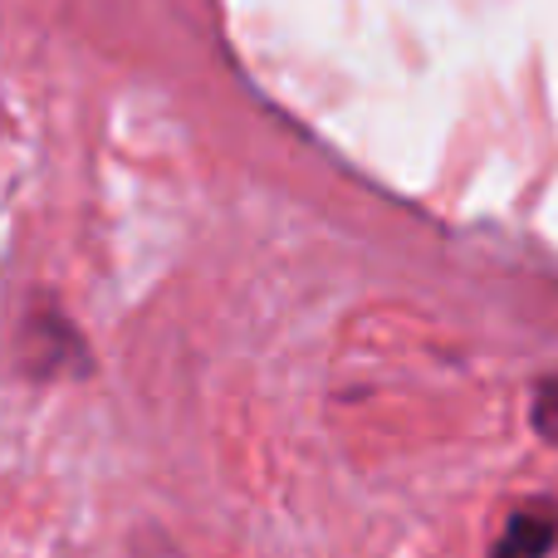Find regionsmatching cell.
<instances>
[{
  "label": "cell",
  "mask_w": 558,
  "mask_h": 558,
  "mask_svg": "<svg viewBox=\"0 0 558 558\" xmlns=\"http://www.w3.org/2000/svg\"><path fill=\"white\" fill-rule=\"evenodd\" d=\"M554 539H558V524L549 514L520 510V514H510V524H505V534L495 539L490 558H549Z\"/></svg>",
  "instance_id": "6da1fadb"
},
{
  "label": "cell",
  "mask_w": 558,
  "mask_h": 558,
  "mask_svg": "<svg viewBox=\"0 0 558 558\" xmlns=\"http://www.w3.org/2000/svg\"><path fill=\"white\" fill-rule=\"evenodd\" d=\"M530 422H534V432H539L544 441L558 446V377H549V383H539V387H534Z\"/></svg>",
  "instance_id": "7a4b0ae2"
}]
</instances>
